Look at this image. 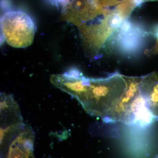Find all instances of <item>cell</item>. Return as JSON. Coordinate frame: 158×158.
I'll list each match as a JSON object with an SVG mask.
<instances>
[{
	"mask_svg": "<svg viewBox=\"0 0 158 158\" xmlns=\"http://www.w3.org/2000/svg\"><path fill=\"white\" fill-rule=\"evenodd\" d=\"M8 143L6 158H35L34 134L30 127L23 123L1 130V148Z\"/></svg>",
	"mask_w": 158,
	"mask_h": 158,
	"instance_id": "3",
	"label": "cell"
},
{
	"mask_svg": "<svg viewBox=\"0 0 158 158\" xmlns=\"http://www.w3.org/2000/svg\"><path fill=\"white\" fill-rule=\"evenodd\" d=\"M141 3H144V2H149V1H158V0H140Z\"/></svg>",
	"mask_w": 158,
	"mask_h": 158,
	"instance_id": "9",
	"label": "cell"
},
{
	"mask_svg": "<svg viewBox=\"0 0 158 158\" xmlns=\"http://www.w3.org/2000/svg\"><path fill=\"white\" fill-rule=\"evenodd\" d=\"M154 118L140 94L130 107L124 123L146 127L152 123Z\"/></svg>",
	"mask_w": 158,
	"mask_h": 158,
	"instance_id": "7",
	"label": "cell"
},
{
	"mask_svg": "<svg viewBox=\"0 0 158 158\" xmlns=\"http://www.w3.org/2000/svg\"><path fill=\"white\" fill-rule=\"evenodd\" d=\"M140 94L154 117L158 118V72L142 77Z\"/></svg>",
	"mask_w": 158,
	"mask_h": 158,
	"instance_id": "6",
	"label": "cell"
},
{
	"mask_svg": "<svg viewBox=\"0 0 158 158\" xmlns=\"http://www.w3.org/2000/svg\"><path fill=\"white\" fill-rule=\"evenodd\" d=\"M145 33L139 26L127 20L116 30L110 41L121 53H132L142 46Z\"/></svg>",
	"mask_w": 158,
	"mask_h": 158,
	"instance_id": "4",
	"label": "cell"
},
{
	"mask_svg": "<svg viewBox=\"0 0 158 158\" xmlns=\"http://www.w3.org/2000/svg\"><path fill=\"white\" fill-rule=\"evenodd\" d=\"M126 88L124 76L118 73L99 79L86 77L81 73L69 78L65 91L77 99L88 114L106 121Z\"/></svg>",
	"mask_w": 158,
	"mask_h": 158,
	"instance_id": "1",
	"label": "cell"
},
{
	"mask_svg": "<svg viewBox=\"0 0 158 158\" xmlns=\"http://www.w3.org/2000/svg\"><path fill=\"white\" fill-rule=\"evenodd\" d=\"M127 88L113 112L106 122H120L124 123L133 102L140 94V85L142 77L124 76Z\"/></svg>",
	"mask_w": 158,
	"mask_h": 158,
	"instance_id": "5",
	"label": "cell"
},
{
	"mask_svg": "<svg viewBox=\"0 0 158 158\" xmlns=\"http://www.w3.org/2000/svg\"><path fill=\"white\" fill-rule=\"evenodd\" d=\"M1 26L3 36L9 45L16 48H25L33 43L36 27L25 12H6L1 19Z\"/></svg>",
	"mask_w": 158,
	"mask_h": 158,
	"instance_id": "2",
	"label": "cell"
},
{
	"mask_svg": "<svg viewBox=\"0 0 158 158\" xmlns=\"http://www.w3.org/2000/svg\"><path fill=\"white\" fill-rule=\"evenodd\" d=\"M150 55H158V29L156 35V41L154 45L152 48L150 50L149 52Z\"/></svg>",
	"mask_w": 158,
	"mask_h": 158,
	"instance_id": "8",
	"label": "cell"
}]
</instances>
